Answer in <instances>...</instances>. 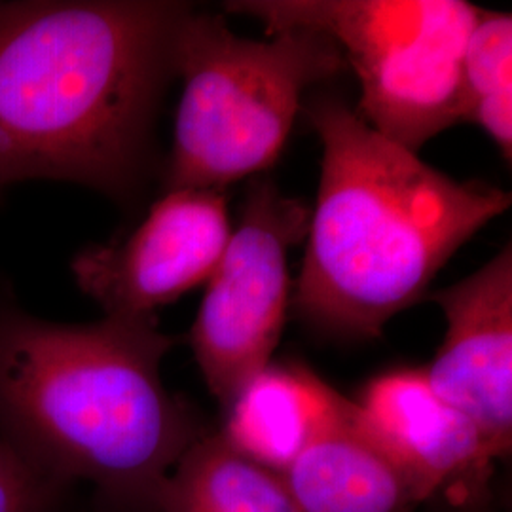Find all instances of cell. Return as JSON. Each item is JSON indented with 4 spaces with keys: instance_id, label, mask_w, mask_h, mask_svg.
Returning <instances> with one entry per match:
<instances>
[{
    "instance_id": "cell-9",
    "label": "cell",
    "mask_w": 512,
    "mask_h": 512,
    "mask_svg": "<svg viewBox=\"0 0 512 512\" xmlns=\"http://www.w3.org/2000/svg\"><path fill=\"white\" fill-rule=\"evenodd\" d=\"M357 404L421 501L440 497L448 507L484 501L497 458L475 423L431 391L423 368L374 378Z\"/></svg>"
},
{
    "instance_id": "cell-2",
    "label": "cell",
    "mask_w": 512,
    "mask_h": 512,
    "mask_svg": "<svg viewBox=\"0 0 512 512\" xmlns=\"http://www.w3.org/2000/svg\"><path fill=\"white\" fill-rule=\"evenodd\" d=\"M175 340L152 317L61 325L0 310V435L103 512H158L165 478L203 435L162 380Z\"/></svg>"
},
{
    "instance_id": "cell-3",
    "label": "cell",
    "mask_w": 512,
    "mask_h": 512,
    "mask_svg": "<svg viewBox=\"0 0 512 512\" xmlns=\"http://www.w3.org/2000/svg\"><path fill=\"white\" fill-rule=\"evenodd\" d=\"M308 114L323 160L294 306L317 329L374 338L511 207V194L450 179L338 99Z\"/></svg>"
},
{
    "instance_id": "cell-13",
    "label": "cell",
    "mask_w": 512,
    "mask_h": 512,
    "mask_svg": "<svg viewBox=\"0 0 512 512\" xmlns=\"http://www.w3.org/2000/svg\"><path fill=\"white\" fill-rule=\"evenodd\" d=\"M465 120L484 129L503 158H512V18L478 10L463 55Z\"/></svg>"
},
{
    "instance_id": "cell-8",
    "label": "cell",
    "mask_w": 512,
    "mask_h": 512,
    "mask_svg": "<svg viewBox=\"0 0 512 512\" xmlns=\"http://www.w3.org/2000/svg\"><path fill=\"white\" fill-rule=\"evenodd\" d=\"M446 317V334L427 384L442 403L475 423L495 458L512 446V251L452 287L429 294Z\"/></svg>"
},
{
    "instance_id": "cell-1",
    "label": "cell",
    "mask_w": 512,
    "mask_h": 512,
    "mask_svg": "<svg viewBox=\"0 0 512 512\" xmlns=\"http://www.w3.org/2000/svg\"><path fill=\"white\" fill-rule=\"evenodd\" d=\"M192 10L169 0L0 2V188L55 179L133 192Z\"/></svg>"
},
{
    "instance_id": "cell-7",
    "label": "cell",
    "mask_w": 512,
    "mask_h": 512,
    "mask_svg": "<svg viewBox=\"0 0 512 512\" xmlns=\"http://www.w3.org/2000/svg\"><path fill=\"white\" fill-rule=\"evenodd\" d=\"M230 236L220 190H169L128 238L78 253L74 281L105 315L152 317L209 281Z\"/></svg>"
},
{
    "instance_id": "cell-14",
    "label": "cell",
    "mask_w": 512,
    "mask_h": 512,
    "mask_svg": "<svg viewBox=\"0 0 512 512\" xmlns=\"http://www.w3.org/2000/svg\"><path fill=\"white\" fill-rule=\"evenodd\" d=\"M69 497L0 435V512H61Z\"/></svg>"
},
{
    "instance_id": "cell-5",
    "label": "cell",
    "mask_w": 512,
    "mask_h": 512,
    "mask_svg": "<svg viewBox=\"0 0 512 512\" xmlns=\"http://www.w3.org/2000/svg\"><path fill=\"white\" fill-rule=\"evenodd\" d=\"M270 35L308 31L332 40L361 84L359 116L418 152L465 120L463 55L478 6L463 0H236Z\"/></svg>"
},
{
    "instance_id": "cell-6",
    "label": "cell",
    "mask_w": 512,
    "mask_h": 512,
    "mask_svg": "<svg viewBox=\"0 0 512 512\" xmlns=\"http://www.w3.org/2000/svg\"><path fill=\"white\" fill-rule=\"evenodd\" d=\"M308 222L302 203L256 184L207 281L190 346L226 412L272 361L291 304L287 253L306 236Z\"/></svg>"
},
{
    "instance_id": "cell-11",
    "label": "cell",
    "mask_w": 512,
    "mask_h": 512,
    "mask_svg": "<svg viewBox=\"0 0 512 512\" xmlns=\"http://www.w3.org/2000/svg\"><path fill=\"white\" fill-rule=\"evenodd\" d=\"M158 512H302L285 478L222 433L202 435L175 463Z\"/></svg>"
},
{
    "instance_id": "cell-12",
    "label": "cell",
    "mask_w": 512,
    "mask_h": 512,
    "mask_svg": "<svg viewBox=\"0 0 512 512\" xmlns=\"http://www.w3.org/2000/svg\"><path fill=\"white\" fill-rule=\"evenodd\" d=\"M330 385L300 365L266 366L226 412L222 435L283 473L311 435Z\"/></svg>"
},
{
    "instance_id": "cell-10",
    "label": "cell",
    "mask_w": 512,
    "mask_h": 512,
    "mask_svg": "<svg viewBox=\"0 0 512 512\" xmlns=\"http://www.w3.org/2000/svg\"><path fill=\"white\" fill-rule=\"evenodd\" d=\"M281 475L302 512H410L421 503L361 406L332 387Z\"/></svg>"
},
{
    "instance_id": "cell-15",
    "label": "cell",
    "mask_w": 512,
    "mask_h": 512,
    "mask_svg": "<svg viewBox=\"0 0 512 512\" xmlns=\"http://www.w3.org/2000/svg\"><path fill=\"white\" fill-rule=\"evenodd\" d=\"M448 509H450V512H488L482 509V505H475V507H463V509H461V507H448Z\"/></svg>"
},
{
    "instance_id": "cell-4",
    "label": "cell",
    "mask_w": 512,
    "mask_h": 512,
    "mask_svg": "<svg viewBox=\"0 0 512 512\" xmlns=\"http://www.w3.org/2000/svg\"><path fill=\"white\" fill-rule=\"evenodd\" d=\"M344 65L338 46L323 35L285 31L253 40L194 8L177 40L183 95L169 190H222L268 169L287 143L304 92Z\"/></svg>"
}]
</instances>
